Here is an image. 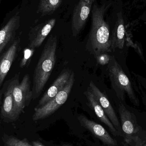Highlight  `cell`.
Here are the masks:
<instances>
[{
  "label": "cell",
  "mask_w": 146,
  "mask_h": 146,
  "mask_svg": "<svg viewBox=\"0 0 146 146\" xmlns=\"http://www.w3.org/2000/svg\"><path fill=\"white\" fill-rule=\"evenodd\" d=\"M105 4L94 3L92 10V25L86 48L95 57L111 52V42L109 27L104 19Z\"/></svg>",
  "instance_id": "cell-1"
},
{
  "label": "cell",
  "mask_w": 146,
  "mask_h": 146,
  "mask_svg": "<svg viewBox=\"0 0 146 146\" xmlns=\"http://www.w3.org/2000/svg\"><path fill=\"white\" fill-rule=\"evenodd\" d=\"M57 37L50 36L44 47L33 75V100L39 97L47 83L56 61Z\"/></svg>",
  "instance_id": "cell-2"
},
{
  "label": "cell",
  "mask_w": 146,
  "mask_h": 146,
  "mask_svg": "<svg viewBox=\"0 0 146 146\" xmlns=\"http://www.w3.org/2000/svg\"><path fill=\"white\" fill-rule=\"evenodd\" d=\"M108 68L112 87L118 98L121 100L124 101V95L127 94L131 102L135 105L138 106L139 103L132 83L114 57L110 59L108 63Z\"/></svg>",
  "instance_id": "cell-3"
},
{
  "label": "cell",
  "mask_w": 146,
  "mask_h": 146,
  "mask_svg": "<svg viewBox=\"0 0 146 146\" xmlns=\"http://www.w3.org/2000/svg\"><path fill=\"white\" fill-rule=\"evenodd\" d=\"M75 81V74L73 72L67 85L59 92L55 97L44 105L36 107L34 109V114L32 117L33 120L37 121L47 118L64 104L71 92Z\"/></svg>",
  "instance_id": "cell-4"
},
{
  "label": "cell",
  "mask_w": 146,
  "mask_h": 146,
  "mask_svg": "<svg viewBox=\"0 0 146 146\" xmlns=\"http://www.w3.org/2000/svg\"><path fill=\"white\" fill-rule=\"evenodd\" d=\"M18 73L10 80L7 81L3 84L0 92V100L3 99L1 104V118L7 122H12L18 119L19 115L17 112L13 96V89Z\"/></svg>",
  "instance_id": "cell-5"
},
{
  "label": "cell",
  "mask_w": 146,
  "mask_h": 146,
  "mask_svg": "<svg viewBox=\"0 0 146 146\" xmlns=\"http://www.w3.org/2000/svg\"><path fill=\"white\" fill-rule=\"evenodd\" d=\"M19 74L20 72L18 73L13 92L15 107L19 115L33 100V92L31 88L29 75L26 74L19 83Z\"/></svg>",
  "instance_id": "cell-6"
},
{
  "label": "cell",
  "mask_w": 146,
  "mask_h": 146,
  "mask_svg": "<svg viewBox=\"0 0 146 146\" xmlns=\"http://www.w3.org/2000/svg\"><path fill=\"white\" fill-rule=\"evenodd\" d=\"M95 0H79L75 6L72 17V33L76 37L82 31L88 19Z\"/></svg>",
  "instance_id": "cell-7"
},
{
  "label": "cell",
  "mask_w": 146,
  "mask_h": 146,
  "mask_svg": "<svg viewBox=\"0 0 146 146\" xmlns=\"http://www.w3.org/2000/svg\"><path fill=\"white\" fill-rule=\"evenodd\" d=\"M118 110L121 118L123 135L124 141L129 145L139 133V129L137 125L135 115L129 111L123 104L119 105Z\"/></svg>",
  "instance_id": "cell-8"
},
{
  "label": "cell",
  "mask_w": 146,
  "mask_h": 146,
  "mask_svg": "<svg viewBox=\"0 0 146 146\" xmlns=\"http://www.w3.org/2000/svg\"><path fill=\"white\" fill-rule=\"evenodd\" d=\"M88 87L102 106L108 118L119 132L121 136H123L121 126L109 100L105 94L99 89L93 82H90Z\"/></svg>",
  "instance_id": "cell-9"
},
{
  "label": "cell",
  "mask_w": 146,
  "mask_h": 146,
  "mask_svg": "<svg viewBox=\"0 0 146 146\" xmlns=\"http://www.w3.org/2000/svg\"><path fill=\"white\" fill-rule=\"evenodd\" d=\"M78 119L82 127L89 130L104 144L108 146H117L116 141L102 125L90 120L83 115L78 116Z\"/></svg>",
  "instance_id": "cell-10"
},
{
  "label": "cell",
  "mask_w": 146,
  "mask_h": 146,
  "mask_svg": "<svg viewBox=\"0 0 146 146\" xmlns=\"http://www.w3.org/2000/svg\"><path fill=\"white\" fill-rule=\"evenodd\" d=\"M55 19L48 20L33 27L28 34L29 47L36 48L41 46L55 25Z\"/></svg>",
  "instance_id": "cell-11"
},
{
  "label": "cell",
  "mask_w": 146,
  "mask_h": 146,
  "mask_svg": "<svg viewBox=\"0 0 146 146\" xmlns=\"http://www.w3.org/2000/svg\"><path fill=\"white\" fill-rule=\"evenodd\" d=\"M20 26V17L19 12L13 16L0 31V54L14 42L15 32Z\"/></svg>",
  "instance_id": "cell-12"
},
{
  "label": "cell",
  "mask_w": 146,
  "mask_h": 146,
  "mask_svg": "<svg viewBox=\"0 0 146 146\" xmlns=\"http://www.w3.org/2000/svg\"><path fill=\"white\" fill-rule=\"evenodd\" d=\"M21 48V38H18L2 54L0 62V86H2L11 66Z\"/></svg>",
  "instance_id": "cell-13"
},
{
  "label": "cell",
  "mask_w": 146,
  "mask_h": 146,
  "mask_svg": "<svg viewBox=\"0 0 146 146\" xmlns=\"http://www.w3.org/2000/svg\"><path fill=\"white\" fill-rule=\"evenodd\" d=\"M72 72L73 71L70 69H64L39 100L38 104L36 107L44 105L55 97L59 92L67 85Z\"/></svg>",
  "instance_id": "cell-14"
},
{
  "label": "cell",
  "mask_w": 146,
  "mask_h": 146,
  "mask_svg": "<svg viewBox=\"0 0 146 146\" xmlns=\"http://www.w3.org/2000/svg\"><path fill=\"white\" fill-rule=\"evenodd\" d=\"M87 100V105L93 110L98 118L106 125L112 134L115 136H121L118 131L108 118L102 106L99 104L89 87L84 92Z\"/></svg>",
  "instance_id": "cell-15"
},
{
  "label": "cell",
  "mask_w": 146,
  "mask_h": 146,
  "mask_svg": "<svg viewBox=\"0 0 146 146\" xmlns=\"http://www.w3.org/2000/svg\"><path fill=\"white\" fill-rule=\"evenodd\" d=\"M125 28L121 12L117 13V19L111 35V50L122 49L125 42Z\"/></svg>",
  "instance_id": "cell-16"
},
{
  "label": "cell",
  "mask_w": 146,
  "mask_h": 146,
  "mask_svg": "<svg viewBox=\"0 0 146 146\" xmlns=\"http://www.w3.org/2000/svg\"><path fill=\"white\" fill-rule=\"evenodd\" d=\"M63 0H40L38 12L42 16L53 13L61 3Z\"/></svg>",
  "instance_id": "cell-17"
},
{
  "label": "cell",
  "mask_w": 146,
  "mask_h": 146,
  "mask_svg": "<svg viewBox=\"0 0 146 146\" xmlns=\"http://www.w3.org/2000/svg\"><path fill=\"white\" fill-rule=\"evenodd\" d=\"M3 146H33L26 139H20L12 135H5L2 138Z\"/></svg>",
  "instance_id": "cell-18"
},
{
  "label": "cell",
  "mask_w": 146,
  "mask_h": 146,
  "mask_svg": "<svg viewBox=\"0 0 146 146\" xmlns=\"http://www.w3.org/2000/svg\"><path fill=\"white\" fill-rule=\"evenodd\" d=\"M35 49L33 48H26L23 50V56L21 60L19 66L21 68L27 67L31 62V59L35 52Z\"/></svg>",
  "instance_id": "cell-19"
},
{
  "label": "cell",
  "mask_w": 146,
  "mask_h": 146,
  "mask_svg": "<svg viewBox=\"0 0 146 146\" xmlns=\"http://www.w3.org/2000/svg\"><path fill=\"white\" fill-rule=\"evenodd\" d=\"M96 58L98 63L101 64V65H105V64H108L110 60L109 56L107 55L106 54H102L98 56Z\"/></svg>",
  "instance_id": "cell-20"
},
{
  "label": "cell",
  "mask_w": 146,
  "mask_h": 146,
  "mask_svg": "<svg viewBox=\"0 0 146 146\" xmlns=\"http://www.w3.org/2000/svg\"><path fill=\"white\" fill-rule=\"evenodd\" d=\"M32 144L33 146H45L42 143L37 141H33Z\"/></svg>",
  "instance_id": "cell-21"
},
{
  "label": "cell",
  "mask_w": 146,
  "mask_h": 146,
  "mask_svg": "<svg viewBox=\"0 0 146 146\" xmlns=\"http://www.w3.org/2000/svg\"><path fill=\"white\" fill-rule=\"evenodd\" d=\"M62 146H72L69 145H63Z\"/></svg>",
  "instance_id": "cell-22"
},
{
  "label": "cell",
  "mask_w": 146,
  "mask_h": 146,
  "mask_svg": "<svg viewBox=\"0 0 146 146\" xmlns=\"http://www.w3.org/2000/svg\"></svg>",
  "instance_id": "cell-23"
}]
</instances>
